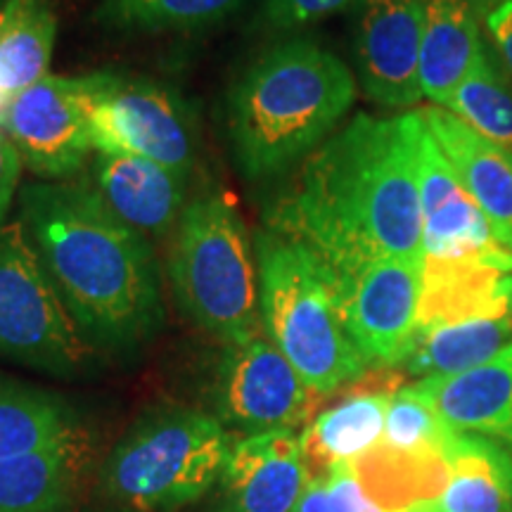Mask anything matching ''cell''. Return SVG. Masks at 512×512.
Here are the masks:
<instances>
[{"label":"cell","instance_id":"6da1fadb","mask_svg":"<svg viewBox=\"0 0 512 512\" xmlns=\"http://www.w3.org/2000/svg\"><path fill=\"white\" fill-rule=\"evenodd\" d=\"M418 126V112L358 114L306 157L268 209L266 228L309 249L330 273L380 259L425 261Z\"/></svg>","mask_w":512,"mask_h":512},{"label":"cell","instance_id":"30bf717a","mask_svg":"<svg viewBox=\"0 0 512 512\" xmlns=\"http://www.w3.org/2000/svg\"><path fill=\"white\" fill-rule=\"evenodd\" d=\"M422 264L380 259L330 273L351 339L370 366L396 368L411 354L418 332Z\"/></svg>","mask_w":512,"mask_h":512},{"label":"cell","instance_id":"9a60e30c","mask_svg":"<svg viewBox=\"0 0 512 512\" xmlns=\"http://www.w3.org/2000/svg\"><path fill=\"white\" fill-rule=\"evenodd\" d=\"M399 389V375H389L380 368L370 380L368 373L354 382V387L328 411L318 413L304 432V460L311 477L342 463H356L380 444L387 422L389 401Z\"/></svg>","mask_w":512,"mask_h":512},{"label":"cell","instance_id":"5bb4252c","mask_svg":"<svg viewBox=\"0 0 512 512\" xmlns=\"http://www.w3.org/2000/svg\"><path fill=\"white\" fill-rule=\"evenodd\" d=\"M309 479L294 430L242 437L221 472L216 512H292Z\"/></svg>","mask_w":512,"mask_h":512},{"label":"cell","instance_id":"3957f363","mask_svg":"<svg viewBox=\"0 0 512 512\" xmlns=\"http://www.w3.org/2000/svg\"><path fill=\"white\" fill-rule=\"evenodd\" d=\"M356 98L349 67L311 38L268 48L228 95V136L249 178L278 176L316 152Z\"/></svg>","mask_w":512,"mask_h":512},{"label":"cell","instance_id":"603a6c76","mask_svg":"<svg viewBox=\"0 0 512 512\" xmlns=\"http://www.w3.org/2000/svg\"><path fill=\"white\" fill-rule=\"evenodd\" d=\"M512 344V313L415 332L411 354L401 363L420 380L451 377L484 366Z\"/></svg>","mask_w":512,"mask_h":512},{"label":"cell","instance_id":"7a4b0ae2","mask_svg":"<svg viewBox=\"0 0 512 512\" xmlns=\"http://www.w3.org/2000/svg\"><path fill=\"white\" fill-rule=\"evenodd\" d=\"M19 221L93 349L128 354L157 335L164 304L155 247L91 183L24 185Z\"/></svg>","mask_w":512,"mask_h":512},{"label":"cell","instance_id":"7402d4cb","mask_svg":"<svg viewBox=\"0 0 512 512\" xmlns=\"http://www.w3.org/2000/svg\"><path fill=\"white\" fill-rule=\"evenodd\" d=\"M434 512H512V456L482 434L458 432Z\"/></svg>","mask_w":512,"mask_h":512},{"label":"cell","instance_id":"cb8c5ba5","mask_svg":"<svg viewBox=\"0 0 512 512\" xmlns=\"http://www.w3.org/2000/svg\"><path fill=\"white\" fill-rule=\"evenodd\" d=\"M72 406L48 389L0 373V458L79 437Z\"/></svg>","mask_w":512,"mask_h":512},{"label":"cell","instance_id":"ac0fdd59","mask_svg":"<svg viewBox=\"0 0 512 512\" xmlns=\"http://www.w3.org/2000/svg\"><path fill=\"white\" fill-rule=\"evenodd\" d=\"M415 389L453 430L482 434L512 456V344L484 366L418 380Z\"/></svg>","mask_w":512,"mask_h":512},{"label":"cell","instance_id":"4fadbf2b","mask_svg":"<svg viewBox=\"0 0 512 512\" xmlns=\"http://www.w3.org/2000/svg\"><path fill=\"white\" fill-rule=\"evenodd\" d=\"M425 0H366L358 12L356 62L363 93L382 107L422 98L420 46Z\"/></svg>","mask_w":512,"mask_h":512},{"label":"cell","instance_id":"ffe728a7","mask_svg":"<svg viewBox=\"0 0 512 512\" xmlns=\"http://www.w3.org/2000/svg\"><path fill=\"white\" fill-rule=\"evenodd\" d=\"M484 50L472 0H425L420 46L422 98L446 107Z\"/></svg>","mask_w":512,"mask_h":512},{"label":"cell","instance_id":"83f0119b","mask_svg":"<svg viewBox=\"0 0 512 512\" xmlns=\"http://www.w3.org/2000/svg\"><path fill=\"white\" fill-rule=\"evenodd\" d=\"M292 512H389L358 479L354 465L342 463L313 475Z\"/></svg>","mask_w":512,"mask_h":512},{"label":"cell","instance_id":"8fae6325","mask_svg":"<svg viewBox=\"0 0 512 512\" xmlns=\"http://www.w3.org/2000/svg\"><path fill=\"white\" fill-rule=\"evenodd\" d=\"M93 150L131 155L190 176L195 138L183 102L147 79L107 74L91 114Z\"/></svg>","mask_w":512,"mask_h":512},{"label":"cell","instance_id":"8992f818","mask_svg":"<svg viewBox=\"0 0 512 512\" xmlns=\"http://www.w3.org/2000/svg\"><path fill=\"white\" fill-rule=\"evenodd\" d=\"M233 444L216 415L183 406L155 408L112 448L100 491L136 512H174L219 484Z\"/></svg>","mask_w":512,"mask_h":512},{"label":"cell","instance_id":"5b68a950","mask_svg":"<svg viewBox=\"0 0 512 512\" xmlns=\"http://www.w3.org/2000/svg\"><path fill=\"white\" fill-rule=\"evenodd\" d=\"M166 271L178 309L226 347L264 332L256 249L226 195L209 192L183 209Z\"/></svg>","mask_w":512,"mask_h":512},{"label":"cell","instance_id":"d6986e66","mask_svg":"<svg viewBox=\"0 0 512 512\" xmlns=\"http://www.w3.org/2000/svg\"><path fill=\"white\" fill-rule=\"evenodd\" d=\"M512 313V271L484 261L422 264L418 332Z\"/></svg>","mask_w":512,"mask_h":512},{"label":"cell","instance_id":"4316f807","mask_svg":"<svg viewBox=\"0 0 512 512\" xmlns=\"http://www.w3.org/2000/svg\"><path fill=\"white\" fill-rule=\"evenodd\" d=\"M242 3L245 0H102L95 17L119 31L197 29L233 15Z\"/></svg>","mask_w":512,"mask_h":512},{"label":"cell","instance_id":"d6a6232c","mask_svg":"<svg viewBox=\"0 0 512 512\" xmlns=\"http://www.w3.org/2000/svg\"><path fill=\"white\" fill-rule=\"evenodd\" d=\"M434 503V501H432ZM432 503H425V505H420L418 508V512H434V508H432Z\"/></svg>","mask_w":512,"mask_h":512},{"label":"cell","instance_id":"44dd1931","mask_svg":"<svg viewBox=\"0 0 512 512\" xmlns=\"http://www.w3.org/2000/svg\"><path fill=\"white\" fill-rule=\"evenodd\" d=\"M86 434L0 458V512H60L86 463Z\"/></svg>","mask_w":512,"mask_h":512},{"label":"cell","instance_id":"7c38bea8","mask_svg":"<svg viewBox=\"0 0 512 512\" xmlns=\"http://www.w3.org/2000/svg\"><path fill=\"white\" fill-rule=\"evenodd\" d=\"M415 159L425 259L484 261L503 271H512V249L505 245L475 197L460 183L422 117L415 138Z\"/></svg>","mask_w":512,"mask_h":512},{"label":"cell","instance_id":"1f68e13d","mask_svg":"<svg viewBox=\"0 0 512 512\" xmlns=\"http://www.w3.org/2000/svg\"><path fill=\"white\" fill-rule=\"evenodd\" d=\"M10 98H5L3 93H0V121H3V114H5V107H8Z\"/></svg>","mask_w":512,"mask_h":512},{"label":"cell","instance_id":"484cf974","mask_svg":"<svg viewBox=\"0 0 512 512\" xmlns=\"http://www.w3.org/2000/svg\"><path fill=\"white\" fill-rule=\"evenodd\" d=\"M446 110L491 143L512 152V81L491 62L486 50L479 55L453 98L446 102Z\"/></svg>","mask_w":512,"mask_h":512},{"label":"cell","instance_id":"ba28073f","mask_svg":"<svg viewBox=\"0 0 512 512\" xmlns=\"http://www.w3.org/2000/svg\"><path fill=\"white\" fill-rule=\"evenodd\" d=\"M107 74H48L10 98L0 128L17 147L24 166L48 181L81 169L93 150L91 114Z\"/></svg>","mask_w":512,"mask_h":512},{"label":"cell","instance_id":"277c9868","mask_svg":"<svg viewBox=\"0 0 512 512\" xmlns=\"http://www.w3.org/2000/svg\"><path fill=\"white\" fill-rule=\"evenodd\" d=\"M259 261L261 328L313 394L328 396L361 380L370 363L351 339L332 278L309 249L264 228Z\"/></svg>","mask_w":512,"mask_h":512},{"label":"cell","instance_id":"e0dca14e","mask_svg":"<svg viewBox=\"0 0 512 512\" xmlns=\"http://www.w3.org/2000/svg\"><path fill=\"white\" fill-rule=\"evenodd\" d=\"M420 117L437 140L465 190L512 249V152L491 143L446 107L432 105Z\"/></svg>","mask_w":512,"mask_h":512},{"label":"cell","instance_id":"52a82bcc","mask_svg":"<svg viewBox=\"0 0 512 512\" xmlns=\"http://www.w3.org/2000/svg\"><path fill=\"white\" fill-rule=\"evenodd\" d=\"M93 347L62 304L22 221L0 228V356L41 373L72 377Z\"/></svg>","mask_w":512,"mask_h":512},{"label":"cell","instance_id":"4dcf8cb0","mask_svg":"<svg viewBox=\"0 0 512 512\" xmlns=\"http://www.w3.org/2000/svg\"><path fill=\"white\" fill-rule=\"evenodd\" d=\"M486 31L512 74V0H501L494 5V10L486 15Z\"/></svg>","mask_w":512,"mask_h":512},{"label":"cell","instance_id":"9c48e42d","mask_svg":"<svg viewBox=\"0 0 512 512\" xmlns=\"http://www.w3.org/2000/svg\"><path fill=\"white\" fill-rule=\"evenodd\" d=\"M313 394L292 363L264 332L228 344L214 380L216 418L252 434L297 430L316 408Z\"/></svg>","mask_w":512,"mask_h":512},{"label":"cell","instance_id":"f1b7e54d","mask_svg":"<svg viewBox=\"0 0 512 512\" xmlns=\"http://www.w3.org/2000/svg\"><path fill=\"white\" fill-rule=\"evenodd\" d=\"M366 0H266L264 19L273 29H297L320 19L361 8Z\"/></svg>","mask_w":512,"mask_h":512},{"label":"cell","instance_id":"f546056e","mask_svg":"<svg viewBox=\"0 0 512 512\" xmlns=\"http://www.w3.org/2000/svg\"><path fill=\"white\" fill-rule=\"evenodd\" d=\"M22 157H19L17 147L12 140L5 136L0 128V228L5 226V216H8L12 197H15L19 176H22Z\"/></svg>","mask_w":512,"mask_h":512},{"label":"cell","instance_id":"2e32d148","mask_svg":"<svg viewBox=\"0 0 512 512\" xmlns=\"http://www.w3.org/2000/svg\"><path fill=\"white\" fill-rule=\"evenodd\" d=\"M185 181L166 166L143 157L98 152L91 185L126 226L145 238L174 235L185 204Z\"/></svg>","mask_w":512,"mask_h":512},{"label":"cell","instance_id":"d4e9b609","mask_svg":"<svg viewBox=\"0 0 512 512\" xmlns=\"http://www.w3.org/2000/svg\"><path fill=\"white\" fill-rule=\"evenodd\" d=\"M57 38L50 0H3L0 5V93L15 98L48 76Z\"/></svg>","mask_w":512,"mask_h":512}]
</instances>
